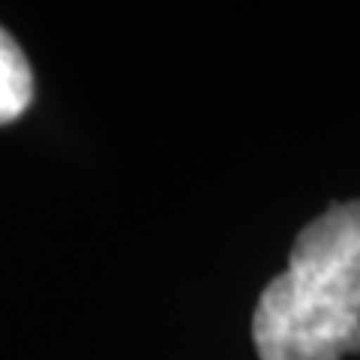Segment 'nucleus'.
Wrapping results in <instances>:
<instances>
[{
	"mask_svg": "<svg viewBox=\"0 0 360 360\" xmlns=\"http://www.w3.org/2000/svg\"><path fill=\"white\" fill-rule=\"evenodd\" d=\"M262 360H342L360 352V201L333 205L297 234L288 267L252 315Z\"/></svg>",
	"mask_w": 360,
	"mask_h": 360,
	"instance_id": "obj_1",
	"label": "nucleus"
},
{
	"mask_svg": "<svg viewBox=\"0 0 360 360\" xmlns=\"http://www.w3.org/2000/svg\"><path fill=\"white\" fill-rule=\"evenodd\" d=\"M33 99V72L21 45L0 27V127L21 117Z\"/></svg>",
	"mask_w": 360,
	"mask_h": 360,
	"instance_id": "obj_2",
	"label": "nucleus"
}]
</instances>
